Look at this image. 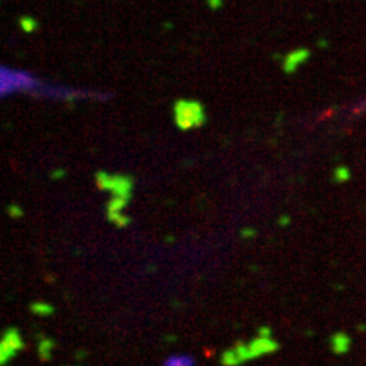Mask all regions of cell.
I'll use <instances>...</instances> for the list:
<instances>
[{"mask_svg": "<svg viewBox=\"0 0 366 366\" xmlns=\"http://www.w3.org/2000/svg\"><path fill=\"white\" fill-rule=\"evenodd\" d=\"M175 121L180 129H191L205 121V111L194 101H180L175 106Z\"/></svg>", "mask_w": 366, "mask_h": 366, "instance_id": "obj_1", "label": "cell"}, {"mask_svg": "<svg viewBox=\"0 0 366 366\" xmlns=\"http://www.w3.org/2000/svg\"><path fill=\"white\" fill-rule=\"evenodd\" d=\"M349 339L348 336H345L344 333H337L333 337V349L337 352V354H345V352L349 349Z\"/></svg>", "mask_w": 366, "mask_h": 366, "instance_id": "obj_2", "label": "cell"}, {"mask_svg": "<svg viewBox=\"0 0 366 366\" xmlns=\"http://www.w3.org/2000/svg\"><path fill=\"white\" fill-rule=\"evenodd\" d=\"M165 366H194V360L188 356H172Z\"/></svg>", "mask_w": 366, "mask_h": 366, "instance_id": "obj_3", "label": "cell"}]
</instances>
